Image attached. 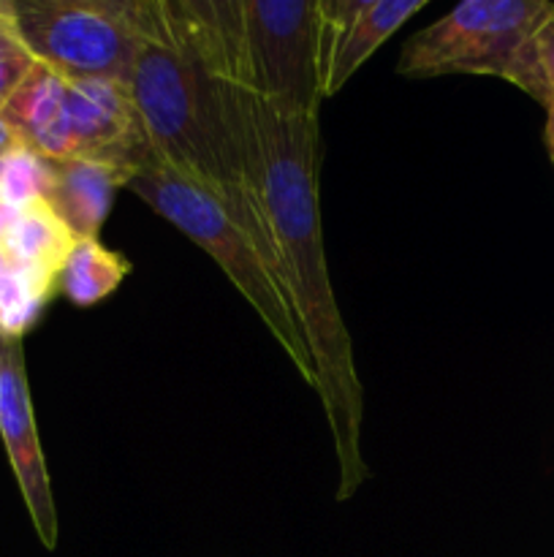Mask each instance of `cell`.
I'll return each instance as SVG.
<instances>
[{
	"label": "cell",
	"instance_id": "cell-1",
	"mask_svg": "<svg viewBox=\"0 0 554 557\" xmlns=\"http://www.w3.org/2000/svg\"><path fill=\"white\" fill-rule=\"evenodd\" d=\"M125 87L152 156L210 190L282 277L248 166L228 0H139Z\"/></svg>",
	"mask_w": 554,
	"mask_h": 557
},
{
	"label": "cell",
	"instance_id": "cell-2",
	"mask_svg": "<svg viewBox=\"0 0 554 557\" xmlns=\"http://www.w3.org/2000/svg\"><path fill=\"white\" fill-rule=\"evenodd\" d=\"M228 14H231V0H228ZM234 60H237L239 109H242L250 177L280 259L293 313L313 359V389L318 392L335 444L337 468H340L337 500H348L369 476L362 455L364 386L353 359L351 332L342 321L331 288L329 264H326L318 196V112H286L250 90L239 69L237 38H234Z\"/></svg>",
	"mask_w": 554,
	"mask_h": 557
},
{
	"label": "cell",
	"instance_id": "cell-3",
	"mask_svg": "<svg viewBox=\"0 0 554 557\" xmlns=\"http://www.w3.org/2000/svg\"><path fill=\"white\" fill-rule=\"evenodd\" d=\"M128 190H134L147 207H152L190 243L212 256L223 275L234 283V288L248 299L255 315L264 321L277 346L299 370L304 384L315 386L313 359H310L302 326L293 313L280 272L266 259L264 250L248 237V232L231 221L221 201L199 183L168 169L155 156L141 163L139 172L128 180Z\"/></svg>",
	"mask_w": 554,
	"mask_h": 557
},
{
	"label": "cell",
	"instance_id": "cell-4",
	"mask_svg": "<svg viewBox=\"0 0 554 557\" xmlns=\"http://www.w3.org/2000/svg\"><path fill=\"white\" fill-rule=\"evenodd\" d=\"M552 16L549 0H465L407 38L396 74L500 76L543 103L536 38Z\"/></svg>",
	"mask_w": 554,
	"mask_h": 557
},
{
	"label": "cell",
	"instance_id": "cell-5",
	"mask_svg": "<svg viewBox=\"0 0 554 557\" xmlns=\"http://www.w3.org/2000/svg\"><path fill=\"white\" fill-rule=\"evenodd\" d=\"M33 58L65 79L125 82L139 38V0H3Z\"/></svg>",
	"mask_w": 554,
	"mask_h": 557
},
{
	"label": "cell",
	"instance_id": "cell-6",
	"mask_svg": "<svg viewBox=\"0 0 554 557\" xmlns=\"http://www.w3.org/2000/svg\"><path fill=\"white\" fill-rule=\"evenodd\" d=\"M231 20L250 90L286 112H318L315 0H231Z\"/></svg>",
	"mask_w": 554,
	"mask_h": 557
},
{
	"label": "cell",
	"instance_id": "cell-7",
	"mask_svg": "<svg viewBox=\"0 0 554 557\" xmlns=\"http://www.w3.org/2000/svg\"><path fill=\"white\" fill-rule=\"evenodd\" d=\"M0 438L36 536L41 539L43 547L54 549L60 522L41 438H38L36 413H33L25 343L22 335L5 330H0Z\"/></svg>",
	"mask_w": 554,
	"mask_h": 557
},
{
	"label": "cell",
	"instance_id": "cell-8",
	"mask_svg": "<svg viewBox=\"0 0 554 557\" xmlns=\"http://www.w3.org/2000/svg\"><path fill=\"white\" fill-rule=\"evenodd\" d=\"M65 109L74 158L106 163L128 180L152 158L125 82L65 79Z\"/></svg>",
	"mask_w": 554,
	"mask_h": 557
},
{
	"label": "cell",
	"instance_id": "cell-9",
	"mask_svg": "<svg viewBox=\"0 0 554 557\" xmlns=\"http://www.w3.org/2000/svg\"><path fill=\"white\" fill-rule=\"evenodd\" d=\"M427 0H315L318 87L331 98Z\"/></svg>",
	"mask_w": 554,
	"mask_h": 557
},
{
	"label": "cell",
	"instance_id": "cell-10",
	"mask_svg": "<svg viewBox=\"0 0 554 557\" xmlns=\"http://www.w3.org/2000/svg\"><path fill=\"white\" fill-rule=\"evenodd\" d=\"M128 188V174L85 158L49 161L47 201L54 215L76 239H92L101 232L114 205V194Z\"/></svg>",
	"mask_w": 554,
	"mask_h": 557
},
{
	"label": "cell",
	"instance_id": "cell-11",
	"mask_svg": "<svg viewBox=\"0 0 554 557\" xmlns=\"http://www.w3.org/2000/svg\"><path fill=\"white\" fill-rule=\"evenodd\" d=\"M0 117L14 128L25 150L43 161H71L68 109H65V76L38 63L25 85L14 92Z\"/></svg>",
	"mask_w": 554,
	"mask_h": 557
},
{
	"label": "cell",
	"instance_id": "cell-12",
	"mask_svg": "<svg viewBox=\"0 0 554 557\" xmlns=\"http://www.w3.org/2000/svg\"><path fill=\"white\" fill-rule=\"evenodd\" d=\"M74 243L76 237L68 232V226L41 199L14 212L3 239H0V250L20 270L54 277L60 283V270H63Z\"/></svg>",
	"mask_w": 554,
	"mask_h": 557
},
{
	"label": "cell",
	"instance_id": "cell-13",
	"mask_svg": "<svg viewBox=\"0 0 554 557\" xmlns=\"http://www.w3.org/2000/svg\"><path fill=\"white\" fill-rule=\"evenodd\" d=\"M128 272L130 261L117 250L106 248L98 237L76 239L60 270V292L76 308H92L106 299Z\"/></svg>",
	"mask_w": 554,
	"mask_h": 557
},
{
	"label": "cell",
	"instance_id": "cell-14",
	"mask_svg": "<svg viewBox=\"0 0 554 557\" xmlns=\"http://www.w3.org/2000/svg\"><path fill=\"white\" fill-rule=\"evenodd\" d=\"M49 183V161L38 158L36 152L20 150L14 156L3 158L0 163V196L9 201L14 210L41 201L47 196Z\"/></svg>",
	"mask_w": 554,
	"mask_h": 557
},
{
	"label": "cell",
	"instance_id": "cell-15",
	"mask_svg": "<svg viewBox=\"0 0 554 557\" xmlns=\"http://www.w3.org/2000/svg\"><path fill=\"white\" fill-rule=\"evenodd\" d=\"M38 60L16 33L14 22L9 20L5 9H0V112L14 98V92L25 85L27 76L36 71Z\"/></svg>",
	"mask_w": 554,
	"mask_h": 557
},
{
	"label": "cell",
	"instance_id": "cell-16",
	"mask_svg": "<svg viewBox=\"0 0 554 557\" xmlns=\"http://www.w3.org/2000/svg\"><path fill=\"white\" fill-rule=\"evenodd\" d=\"M536 52L538 71H541L543 107H546L549 117H554V16L541 27V33H538Z\"/></svg>",
	"mask_w": 554,
	"mask_h": 557
},
{
	"label": "cell",
	"instance_id": "cell-17",
	"mask_svg": "<svg viewBox=\"0 0 554 557\" xmlns=\"http://www.w3.org/2000/svg\"><path fill=\"white\" fill-rule=\"evenodd\" d=\"M20 150H25V145H22L20 136L14 134V128L0 117V158H9Z\"/></svg>",
	"mask_w": 554,
	"mask_h": 557
},
{
	"label": "cell",
	"instance_id": "cell-18",
	"mask_svg": "<svg viewBox=\"0 0 554 557\" xmlns=\"http://www.w3.org/2000/svg\"><path fill=\"white\" fill-rule=\"evenodd\" d=\"M14 207L9 205V201L3 199V196H0V239H3V234H5V228H9V223H11V218H14Z\"/></svg>",
	"mask_w": 554,
	"mask_h": 557
},
{
	"label": "cell",
	"instance_id": "cell-19",
	"mask_svg": "<svg viewBox=\"0 0 554 557\" xmlns=\"http://www.w3.org/2000/svg\"><path fill=\"white\" fill-rule=\"evenodd\" d=\"M546 145H549V152H552V161H554V117H549V123H546Z\"/></svg>",
	"mask_w": 554,
	"mask_h": 557
},
{
	"label": "cell",
	"instance_id": "cell-20",
	"mask_svg": "<svg viewBox=\"0 0 554 557\" xmlns=\"http://www.w3.org/2000/svg\"><path fill=\"white\" fill-rule=\"evenodd\" d=\"M0 9H3V0H0Z\"/></svg>",
	"mask_w": 554,
	"mask_h": 557
},
{
	"label": "cell",
	"instance_id": "cell-21",
	"mask_svg": "<svg viewBox=\"0 0 554 557\" xmlns=\"http://www.w3.org/2000/svg\"><path fill=\"white\" fill-rule=\"evenodd\" d=\"M0 163H3V158H0Z\"/></svg>",
	"mask_w": 554,
	"mask_h": 557
}]
</instances>
